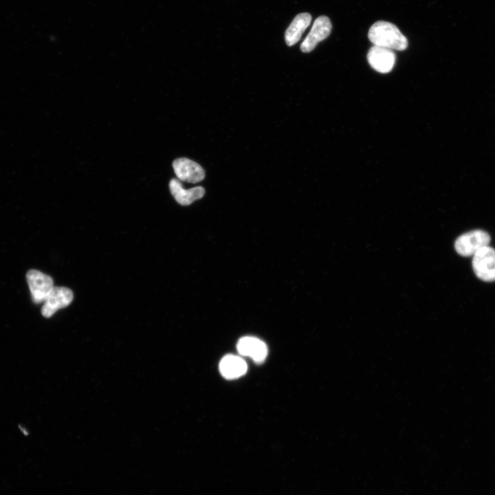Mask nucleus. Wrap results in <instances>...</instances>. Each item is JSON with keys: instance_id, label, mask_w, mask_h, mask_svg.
<instances>
[{"instance_id": "obj_4", "label": "nucleus", "mask_w": 495, "mask_h": 495, "mask_svg": "<svg viewBox=\"0 0 495 495\" xmlns=\"http://www.w3.org/2000/svg\"><path fill=\"white\" fill-rule=\"evenodd\" d=\"M27 279L34 302L44 303L55 287L53 279L37 270L29 271Z\"/></svg>"}, {"instance_id": "obj_9", "label": "nucleus", "mask_w": 495, "mask_h": 495, "mask_svg": "<svg viewBox=\"0 0 495 495\" xmlns=\"http://www.w3.org/2000/svg\"><path fill=\"white\" fill-rule=\"evenodd\" d=\"M237 350L243 357H249L258 363H263L268 355V348L259 339L246 337L237 343Z\"/></svg>"}, {"instance_id": "obj_3", "label": "nucleus", "mask_w": 495, "mask_h": 495, "mask_svg": "<svg viewBox=\"0 0 495 495\" xmlns=\"http://www.w3.org/2000/svg\"><path fill=\"white\" fill-rule=\"evenodd\" d=\"M472 268L476 277L486 282L495 281V250L487 245L472 256Z\"/></svg>"}, {"instance_id": "obj_10", "label": "nucleus", "mask_w": 495, "mask_h": 495, "mask_svg": "<svg viewBox=\"0 0 495 495\" xmlns=\"http://www.w3.org/2000/svg\"><path fill=\"white\" fill-rule=\"evenodd\" d=\"M169 189L175 200L182 206H188L196 200L201 199L205 194V190L202 186H197L186 190L183 188L181 182L173 178L169 182Z\"/></svg>"}, {"instance_id": "obj_1", "label": "nucleus", "mask_w": 495, "mask_h": 495, "mask_svg": "<svg viewBox=\"0 0 495 495\" xmlns=\"http://www.w3.org/2000/svg\"><path fill=\"white\" fill-rule=\"evenodd\" d=\"M368 38L374 46L391 51H405L408 47V40L398 28L385 21L374 23L369 31Z\"/></svg>"}, {"instance_id": "obj_11", "label": "nucleus", "mask_w": 495, "mask_h": 495, "mask_svg": "<svg viewBox=\"0 0 495 495\" xmlns=\"http://www.w3.org/2000/svg\"><path fill=\"white\" fill-rule=\"evenodd\" d=\"M311 22L312 16L308 13L297 16L286 32L285 40L287 45L289 47L296 45L301 40Z\"/></svg>"}, {"instance_id": "obj_12", "label": "nucleus", "mask_w": 495, "mask_h": 495, "mask_svg": "<svg viewBox=\"0 0 495 495\" xmlns=\"http://www.w3.org/2000/svg\"><path fill=\"white\" fill-rule=\"evenodd\" d=\"M247 365L241 358L228 355L222 359L219 364L221 375L227 379H234L244 375L247 372Z\"/></svg>"}, {"instance_id": "obj_2", "label": "nucleus", "mask_w": 495, "mask_h": 495, "mask_svg": "<svg viewBox=\"0 0 495 495\" xmlns=\"http://www.w3.org/2000/svg\"><path fill=\"white\" fill-rule=\"evenodd\" d=\"M490 234L481 230H474L463 234L455 243L457 253L463 257L473 256L482 248L489 245Z\"/></svg>"}, {"instance_id": "obj_7", "label": "nucleus", "mask_w": 495, "mask_h": 495, "mask_svg": "<svg viewBox=\"0 0 495 495\" xmlns=\"http://www.w3.org/2000/svg\"><path fill=\"white\" fill-rule=\"evenodd\" d=\"M173 168L176 176L180 180L197 183L205 178V173L202 167L197 162L186 158H181L175 160Z\"/></svg>"}, {"instance_id": "obj_5", "label": "nucleus", "mask_w": 495, "mask_h": 495, "mask_svg": "<svg viewBox=\"0 0 495 495\" xmlns=\"http://www.w3.org/2000/svg\"><path fill=\"white\" fill-rule=\"evenodd\" d=\"M74 300L73 292L66 287H54L44 302L42 315L45 318L52 317L59 310L70 306Z\"/></svg>"}, {"instance_id": "obj_8", "label": "nucleus", "mask_w": 495, "mask_h": 495, "mask_svg": "<svg viewBox=\"0 0 495 495\" xmlns=\"http://www.w3.org/2000/svg\"><path fill=\"white\" fill-rule=\"evenodd\" d=\"M367 60L376 71L386 74L390 73L396 64V55L389 49L374 46L367 54Z\"/></svg>"}, {"instance_id": "obj_6", "label": "nucleus", "mask_w": 495, "mask_h": 495, "mask_svg": "<svg viewBox=\"0 0 495 495\" xmlns=\"http://www.w3.org/2000/svg\"><path fill=\"white\" fill-rule=\"evenodd\" d=\"M333 29V25L327 16H321L314 23L313 28L301 45L303 53H308L313 51L318 44L327 39Z\"/></svg>"}]
</instances>
